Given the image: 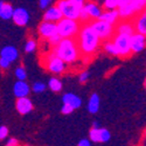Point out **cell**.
I'll return each mask as SVG.
<instances>
[{
  "label": "cell",
  "mask_w": 146,
  "mask_h": 146,
  "mask_svg": "<svg viewBox=\"0 0 146 146\" xmlns=\"http://www.w3.org/2000/svg\"><path fill=\"white\" fill-rule=\"evenodd\" d=\"M76 42L81 53V57L90 58L94 57L102 46V40L97 33L92 29L89 22L82 23L78 34L76 35Z\"/></svg>",
  "instance_id": "1"
},
{
  "label": "cell",
  "mask_w": 146,
  "mask_h": 146,
  "mask_svg": "<svg viewBox=\"0 0 146 146\" xmlns=\"http://www.w3.org/2000/svg\"><path fill=\"white\" fill-rule=\"evenodd\" d=\"M53 52L67 64H74L81 58V53L75 38H62L54 46Z\"/></svg>",
  "instance_id": "2"
},
{
  "label": "cell",
  "mask_w": 146,
  "mask_h": 146,
  "mask_svg": "<svg viewBox=\"0 0 146 146\" xmlns=\"http://www.w3.org/2000/svg\"><path fill=\"white\" fill-rule=\"evenodd\" d=\"M82 23L78 20L62 18L56 22L57 34L61 38H76Z\"/></svg>",
  "instance_id": "3"
},
{
  "label": "cell",
  "mask_w": 146,
  "mask_h": 146,
  "mask_svg": "<svg viewBox=\"0 0 146 146\" xmlns=\"http://www.w3.org/2000/svg\"><path fill=\"white\" fill-rule=\"evenodd\" d=\"M42 66L47 71H49L50 74H54V75H62L68 69V64L63 60H61L53 50L43 57Z\"/></svg>",
  "instance_id": "4"
},
{
  "label": "cell",
  "mask_w": 146,
  "mask_h": 146,
  "mask_svg": "<svg viewBox=\"0 0 146 146\" xmlns=\"http://www.w3.org/2000/svg\"><path fill=\"white\" fill-rule=\"evenodd\" d=\"M90 26L92 27V29L97 33V35L100 36V39L102 41L105 40H110L113 34L116 33L115 31V26L109 23L104 20H100V19H95V20H90L89 21Z\"/></svg>",
  "instance_id": "5"
},
{
  "label": "cell",
  "mask_w": 146,
  "mask_h": 146,
  "mask_svg": "<svg viewBox=\"0 0 146 146\" xmlns=\"http://www.w3.org/2000/svg\"><path fill=\"white\" fill-rule=\"evenodd\" d=\"M130 36L127 34L123 33H115L111 38L112 42L115 43V47L118 52V56L120 57H129L132 52H131V44H130Z\"/></svg>",
  "instance_id": "6"
},
{
  "label": "cell",
  "mask_w": 146,
  "mask_h": 146,
  "mask_svg": "<svg viewBox=\"0 0 146 146\" xmlns=\"http://www.w3.org/2000/svg\"><path fill=\"white\" fill-rule=\"evenodd\" d=\"M144 8V6L138 1V0H127L125 4L119 6L118 9V14L119 18L123 20H132V18L135 17L137 13Z\"/></svg>",
  "instance_id": "7"
},
{
  "label": "cell",
  "mask_w": 146,
  "mask_h": 146,
  "mask_svg": "<svg viewBox=\"0 0 146 146\" xmlns=\"http://www.w3.org/2000/svg\"><path fill=\"white\" fill-rule=\"evenodd\" d=\"M56 6L60 8V11H61V13H62L63 18H69V19L78 20L81 7H78L75 4L70 3L69 0H57Z\"/></svg>",
  "instance_id": "8"
},
{
  "label": "cell",
  "mask_w": 146,
  "mask_h": 146,
  "mask_svg": "<svg viewBox=\"0 0 146 146\" xmlns=\"http://www.w3.org/2000/svg\"><path fill=\"white\" fill-rule=\"evenodd\" d=\"M130 44L132 54H138L146 48V35L135 32L130 36Z\"/></svg>",
  "instance_id": "9"
},
{
  "label": "cell",
  "mask_w": 146,
  "mask_h": 146,
  "mask_svg": "<svg viewBox=\"0 0 146 146\" xmlns=\"http://www.w3.org/2000/svg\"><path fill=\"white\" fill-rule=\"evenodd\" d=\"M38 33L40 35V38L43 40H48L50 39L52 36H54L55 34H57V28H56V22H52V21H46L43 20L38 28Z\"/></svg>",
  "instance_id": "10"
},
{
  "label": "cell",
  "mask_w": 146,
  "mask_h": 146,
  "mask_svg": "<svg viewBox=\"0 0 146 146\" xmlns=\"http://www.w3.org/2000/svg\"><path fill=\"white\" fill-rule=\"evenodd\" d=\"M31 19V15L28 13V11L25 7H17L13 11V15H12V20L17 26L25 27L28 25Z\"/></svg>",
  "instance_id": "11"
},
{
  "label": "cell",
  "mask_w": 146,
  "mask_h": 146,
  "mask_svg": "<svg viewBox=\"0 0 146 146\" xmlns=\"http://www.w3.org/2000/svg\"><path fill=\"white\" fill-rule=\"evenodd\" d=\"M15 109L21 116H25L33 111L34 104L28 96L19 97V98H17V102H15Z\"/></svg>",
  "instance_id": "12"
},
{
  "label": "cell",
  "mask_w": 146,
  "mask_h": 146,
  "mask_svg": "<svg viewBox=\"0 0 146 146\" xmlns=\"http://www.w3.org/2000/svg\"><path fill=\"white\" fill-rule=\"evenodd\" d=\"M132 22L133 27H135V32L146 35V7H144L139 13H137L132 18Z\"/></svg>",
  "instance_id": "13"
},
{
  "label": "cell",
  "mask_w": 146,
  "mask_h": 146,
  "mask_svg": "<svg viewBox=\"0 0 146 146\" xmlns=\"http://www.w3.org/2000/svg\"><path fill=\"white\" fill-rule=\"evenodd\" d=\"M83 8L86 9V12L88 13L90 20L98 19L103 12V8L96 1H94V0H86V3L83 5Z\"/></svg>",
  "instance_id": "14"
},
{
  "label": "cell",
  "mask_w": 146,
  "mask_h": 146,
  "mask_svg": "<svg viewBox=\"0 0 146 146\" xmlns=\"http://www.w3.org/2000/svg\"><path fill=\"white\" fill-rule=\"evenodd\" d=\"M13 94L17 98L29 96L31 86L26 82V80H17V82L13 84Z\"/></svg>",
  "instance_id": "15"
},
{
  "label": "cell",
  "mask_w": 146,
  "mask_h": 146,
  "mask_svg": "<svg viewBox=\"0 0 146 146\" xmlns=\"http://www.w3.org/2000/svg\"><path fill=\"white\" fill-rule=\"evenodd\" d=\"M63 15L61 13L60 8L56 5H50L47 7L44 13H43V20L46 21H52V22H57L60 19H62Z\"/></svg>",
  "instance_id": "16"
},
{
  "label": "cell",
  "mask_w": 146,
  "mask_h": 146,
  "mask_svg": "<svg viewBox=\"0 0 146 146\" xmlns=\"http://www.w3.org/2000/svg\"><path fill=\"white\" fill-rule=\"evenodd\" d=\"M0 57H4L6 60H8L11 63H13L19 58V50L14 46H11V44L5 46L3 49L0 50Z\"/></svg>",
  "instance_id": "17"
},
{
  "label": "cell",
  "mask_w": 146,
  "mask_h": 146,
  "mask_svg": "<svg viewBox=\"0 0 146 146\" xmlns=\"http://www.w3.org/2000/svg\"><path fill=\"white\" fill-rule=\"evenodd\" d=\"M115 31H116V33H123V34H127V35L133 34L135 33V27H133L132 20L120 19L115 25Z\"/></svg>",
  "instance_id": "18"
},
{
  "label": "cell",
  "mask_w": 146,
  "mask_h": 146,
  "mask_svg": "<svg viewBox=\"0 0 146 146\" xmlns=\"http://www.w3.org/2000/svg\"><path fill=\"white\" fill-rule=\"evenodd\" d=\"M100 20H104L111 25H116V23L120 20L119 14H118V9H103L102 14L98 18Z\"/></svg>",
  "instance_id": "19"
},
{
  "label": "cell",
  "mask_w": 146,
  "mask_h": 146,
  "mask_svg": "<svg viewBox=\"0 0 146 146\" xmlns=\"http://www.w3.org/2000/svg\"><path fill=\"white\" fill-rule=\"evenodd\" d=\"M62 103H66V104L72 106L74 108V110H76V109L82 106L81 97H78L77 95L72 94V92H67V94H64L62 96Z\"/></svg>",
  "instance_id": "20"
},
{
  "label": "cell",
  "mask_w": 146,
  "mask_h": 146,
  "mask_svg": "<svg viewBox=\"0 0 146 146\" xmlns=\"http://www.w3.org/2000/svg\"><path fill=\"white\" fill-rule=\"evenodd\" d=\"M100 106H101V98H100V95L97 92H92L89 97V101H88V105H87V110L95 115L100 111Z\"/></svg>",
  "instance_id": "21"
},
{
  "label": "cell",
  "mask_w": 146,
  "mask_h": 146,
  "mask_svg": "<svg viewBox=\"0 0 146 146\" xmlns=\"http://www.w3.org/2000/svg\"><path fill=\"white\" fill-rule=\"evenodd\" d=\"M13 11H14V8L9 3L0 0V19L11 20L12 15H13Z\"/></svg>",
  "instance_id": "22"
},
{
  "label": "cell",
  "mask_w": 146,
  "mask_h": 146,
  "mask_svg": "<svg viewBox=\"0 0 146 146\" xmlns=\"http://www.w3.org/2000/svg\"><path fill=\"white\" fill-rule=\"evenodd\" d=\"M47 87L49 88L50 91H53V92H60L63 89V83L57 77H50L49 81H48V83H47Z\"/></svg>",
  "instance_id": "23"
},
{
  "label": "cell",
  "mask_w": 146,
  "mask_h": 146,
  "mask_svg": "<svg viewBox=\"0 0 146 146\" xmlns=\"http://www.w3.org/2000/svg\"><path fill=\"white\" fill-rule=\"evenodd\" d=\"M103 44L101 47H103V49L104 52H106L108 54H110L112 56H118V52L116 49V47H115V43L112 42V40H105V41H102Z\"/></svg>",
  "instance_id": "24"
},
{
  "label": "cell",
  "mask_w": 146,
  "mask_h": 146,
  "mask_svg": "<svg viewBox=\"0 0 146 146\" xmlns=\"http://www.w3.org/2000/svg\"><path fill=\"white\" fill-rule=\"evenodd\" d=\"M111 139V133L108 129L100 127V143H108Z\"/></svg>",
  "instance_id": "25"
},
{
  "label": "cell",
  "mask_w": 146,
  "mask_h": 146,
  "mask_svg": "<svg viewBox=\"0 0 146 146\" xmlns=\"http://www.w3.org/2000/svg\"><path fill=\"white\" fill-rule=\"evenodd\" d=\"M119 7V0H104L103 9H117Z\"/></svg>",
  "instance_id": "26"
},
{
  "label": "cell",
  "mask_w": 146,
  "mask_h": 146,
  "mask_svg": "<svg viewBox=\"0 0 146 146\" xmlns=\"http://www.w3.org/2000/svg\"><path fill=\"white\" fill-rule=\"evenodd\" d=\"M36 48H38V42H36L34 39H29L27 40L26 44H25V52L26 53H34L36 50Z\"/></svg>",
  "instance_id": "27"
},
{
  "label": "cell",
  "mask_w": 146,
  "mask_h": 146,
  "mask_svg": "<svg viewBox=\"0 0 146 146\" xmlns=\"http://www.w3.org/2000/svg\"><path fill=\"white\" fill-rule=\"evenodd\" d=\"M47 89V84H44L43 82H35L32 86V91L35 94H41Z\"/></svg>",
  "instance_id": "28"
},
{
  "label": "cell",
  "mask_w": 146,
  "mask_h": 146,
  "mask_svg": "<svg viewBox=\"0 0 146 146\" xmlns=\"http://www.w3.org/2000/svg\"><path fill=\"white\" fill-rule=\"evenodd\" d=\"M14 75L17 80H26L27 78V71L23 67H17L14 70Z\"/></svg>",
  "instance_id": "29"
},
{
  "label": "cell",
  "mask_w": 146,
  "mask_h": 146,
  "mask_svg": "<svg viewBox=\"0 0 146 146\" xmlns=\"http://www.w3.org/2000/svg\"><path fill=\"white\" fill-rule=\"evenodd\" d=\"M78 21H80L81 23H86V22H89V21H90V18H89L88 13H87V12H86V9H84L83 7L81 8V12H80Z\"/></svg>",
  "instance_id": "30"
},
{
  "label": "cell",
  "mask_w": 146,
  "mask_h": 146,
  "mask_svg": "<svg viewBox=\"0 0 146 146\" xmlns=\"http://www.w3.org/2000/svg\"><path fill=\"white\" fill-rule=\"evenodd\" d=\"M8 133H9V130H8L7 126H5V125L0 126V141L6 140L7 137H8Z\"/></svg>",
  "instance_id": "31"
},
{
  "label": "cell",
  "mask_w": 146,
  "mask_h": 146,
  "mask_svg": "<svg viewBox=\"0 0 146 146\" xmlns=\"http://www.w3.org/2000/svg\"><path fill=\"white\" fill-rule=\"evenodd\" d=\"M89 77H90L89 71H87V70L86 71H82V72H80V74H78V82L82 83V84H84L86 82H88Z\"/></svg>",
  "instance_id": "32"
},
{
  "label": "cell",
  "mask_w": 146,
  "mask_h": 146,
  "mask_svg": "<svg viewBox=\"0 0 146 146\" xmlns=\"http://www.w3.org/2000/svg\"><path fill=\"white\" fill-rule=\"evenodd\" d=\"M61 112H62L63 115H70V113L74 112V108L66 104V103H63L62 106H61Z\"/></svg>",
  "instance_id": "33"
},
{
  "label": "cell",
  "mask_w": 146,
  "mask_h": 146,
  "mask_svg": "<svg viewBox=\"0 0 146 146\" xmlns=\"http://www.w3.org/2000/svg\"><path fill=\"white\" fill-rule=\"evenodd\" d=\"M11 62L8 60H6V58H4V57H0V69H3V70H7V69H9V67H11Z\"/></svg>",
  "instance_id": "34"
},
{
  "label": "cell",
  "mask_w": 146,
  "mask_h": 146,
  "mask_svg": "<svg viewBox=\"0 0 146 146\" xmlns=\"http://www.w3.org/2000/svg\"><path fill=\"white\" fill-rule=\"evenodd\" d=\"M61 39H62V38H61V36H60L58 34H55L54 36H52L50 39H48V40H47V42L49 43L50 46H53V47H54V46H56V44L60 42V40H61Z\"/></svg>",
  "instance_id": "35"
},
{
  "label": "cell",
  "mask_w": 146,
  "mask_h": 146,
  "mask_svg": "<svg viewBox=\"0 0 146 146\" xmlns=\"http://www.w3.org/2000/svg\"><path fill=\"white\" fill-rule=\"evenodd\" d=\"M53 0H39V7L41 9H46L47 7H49L52 5Z\"/></svg>",
  "instance_id": "36"
},
{
  "label": "cell",
  "mask_w": 146,
  "mask_h": 146,
  "mask_svg": "<svg viewBox=\"0 0 146 146\" xmlns=\"http://www.w3.org/2000/svg\"><path fill=\"white\" fill-rule=\"evenodd\" d=\"M20 145V143H19V140L17 139V138H8L7 140H6V146H19Z\"/></svg>",
  "instance_id": "37"
},
{
  "label": "cell",
  "mask_w": 146,
  "mask_h": 146,
  "mask_svg": "<svg viewBox=\"0 0 146 146\" xmlns=\"http://www.w3.org/2000/svg\"><path fill=\"white\" fill-rule=\"evenodd\" d=\"M92 143H91V140L90 139H88V138H83V139H81L78 143H77V145L78 146H90Z\"/></svg>",
  "instance_id": "38"
},
{
  "label": "cell",
  "mask_w": 146,
  "mask_h": 146,
  "mask_svg": "<svg viewBox=\"0 0 146 146\" xmlns=\"http://www.w3.org/2000/svg\"><path fill=\"white\" fill-rule=\"evenodd\" d=\"M70 3H72V4H75L76 6H78V7H83V5H84V3H86V0H69Z\"/></svg>",
  "instance_id": "39"
},
{
  "label": "cell",
  "mask_w": 146,
  "mask_h": 146,
  "mask_svg": "<svg viewBox=\"0 0 146 146\" xmlns=\"http://www.w3.org/2000/svg\"><path fill=\"white\" fill-rule=\"evenodd\" d=\"M138 1H139L144 7H146V0H138Z\"/></svg>",
  "instance_id": "40"
},
{
  "label": "cell",
  "mask_w": 146,
  "mask_h": 146,
  "mask_svg": "<svg viewBox=\"0 0 146 146\" xmlns=\"http://www.w3.org/2000/svg\"><path fill=\"white\" fill-rule=\"evenodd\" d=\"M92 127H100V123H98V121H95L94 125H92Z\"/></svg>",
  "instance_id": "41"
},
{
  "label": "cell",
  "mask_w": 146,
  "mask_h": 146,
  "mask_svg": "<svg viewBox=\"0 0 146 146\" xmlns=\"http://www.w3.org/2000/svg\"><path fill=\"white\" fill-rule=\"evenodd\" d=\"M126 1H127V0H119V6H121L123 4H125Z\"/></svg>",
  "instance_id": "42"
},
{
  "label": "cell",
  "mask_w": 146,
  "mask_h": 146,
  "mask_svg": "<svg viewBox=\"0 0 146 146\" xmlns=\"http://www.w3.org/2000/svg\"><path fill=\"white\" fill-rule=\"evenodd\" d=\"M144 88H145V89H146V78H145V80H144Z\"/></svg>",
  "instance_id": "43"
},
{
  "label": "cell",
  "mask_w": 146,
  "mask_h": 146,
  "mask_svg": "<svg viewBox=\"0 0 146 146\" xmlns=\"http://www.w3.org/2000/svg\"><path fill=\"white\" fill-rule=\"evenodd\" d=\"M144 137H145V139H146V130L144 131Z\"/></svg>",
  "instance_id": "44"
}]
</instances>
